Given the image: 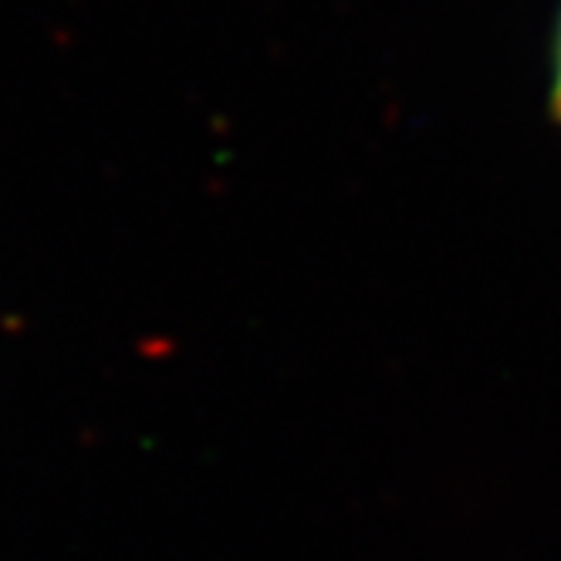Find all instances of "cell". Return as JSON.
Wrapping results in <instances>:
<instances>
[{"instance_id": "cell-1", "label": "cell", "mask_w": 561, "mask_h": 561, "mask_svg": "<svg viewBox=\"0 0 561 561\" xmlns=\"http://www.w3.org/2000/svg\"><path fill=\"white\" fill-rule=\"evenodd\" d=\"M551 102H554V115L561 118V18H558V34H554V82H551Z\"/></svg>"}]
</instances>
